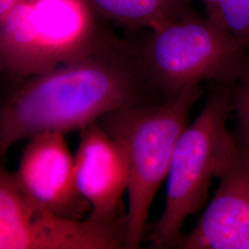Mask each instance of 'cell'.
Wrapping results in <instances>:
<instances>
[{"label":"cell","mask_w":249,"mask_h":249,"mask_svg":"<svg viewBox=\"0 0 249 249\" xmlns=\"http://www.w3.org/2000/svg\"><path fill=\"white\" fill-rule=\"evenodd\" d=\"M106 19L130 29L153 30L196 14L193 0H86Z\"/></svg>","instance_id":"30bf717a"},{"label":"cell","mask_w":249,"mask_h":249,"mask_svg":"<svg viewBox=\"0 0 249 249\" xmlns=\"http://www.w3.org/2000/svg\"><path fill=\"white\" fill-rule=\"evenodd\" d=\"M231 88L233 113L237 120V128L233 134L249 148V70Z\"/></svg>","instance_id":"7c38bea8"},{"label":"cell","mask_w":249,"mask_h":249,"mask_svg":"<svg viewBox=\"0 0 249 249\" xmlns=\"http://www.w3.org/2000/svg\"><path fill=\"white\" fill-rule=\"evenodd\" d=\"M236 141L219 170L212 201L176 249H249V148Z\"/></svg>","instance_id":"52a82bcc"},{"label":"cell","mask_w":249,"mask_h":249,"mask_svg":"<svg viewBox=\"0 0 249 249\" xmlns=\"http://www.w3.org/2000/svg\"><path fill=\"white\" fill-rule=\"evenodd\" d=\"M15 81L1 104V155L38 134L80 130L108 113L164 102L142 46L120 38L78 60Z\"/></svg>","instance_id":"6da1fadb"},{"label":"cell","mask_w":249,"mask_h":249,"mask_svg":"<svg viewBox=\"0 0 249 249\" xmlns=\"http://www.w3.org/2000/svg\"><path fill=\"white\" fill-rule=\"evenodd\" d=\"M200 85L160 104L129 107L96 121L124 146L129 163L127 249L144 240L152 201L167 178L178 138L188 125L190 111L201 97Z\"/></svg>","instance_id":"3957f363"},{"label":"cell","mask_w":249,"mask_h":249,"mask_svg":"<svg viewBox=\"0 0 249 249\" xmlns=\"http://www.w3.org/2000/svg\"><path fill=\"white\" fill-rule=\"evenodd\" d=\"M19 2H21V0H0V22L8 17L11 10Z\"/></svg>","instance_id":"4fadbf2b"},{"label":"cell","mask_w":249,"mask_h":249,"mask_svg":"<svg viewBox=\"0 0 249 249\" xmlns=\"http://www.w3.org/2000/svg\"><path fill=\"white\" fill-rule=\"evenodd\" d=\"M30 140L14 173L19 187L53 213L84 219L91 209L77 187L74 156L64 133L46 131Z\"/></svg>","instance_id":"ba28073f"},{"label":"cell","mask_w":249,"mask_h":249,"mask_svg":"<svg viewBox=\"0 0 249 249\" xmlns=\"http://www.w3.org/2000/svg\"><path fill=\"white\" fill-rule=\"evenodd\" d=\"M142 50L164 102L202 81L232 86L249 70V49L244 43L197 14L153 30Z\"/></svg>","instance_id":"5b68a950"},{"label":"cell","mask_w":249,"mask_h":249,"mask_svg":"<svg viewBox=\"0 0 249 249\" xmlns=\"http://www.w3.org/2000/svg\"><path fill=\"white\" fill-rule=\"evenodd\" d=\"M231 113V86L213 83L200 114L176 144L164 210L148 236L151 249H176L186 220L207 202L213 179L237 143L227 126Z\"/></svg>","instance_id":"277c9868"},{"label":"cell","mask_w":249,"mask_h":249,"mask_svg":"<svg viewBox=\"0 0 249 249\" xmlns=\"http://www.w3.org/2000/svg\"><path fill=\"white\" fill-rule=\"evenodd\" d=\"M86 0H21L0 22V68L17 80L82 58L118 37Z\"/></svg>","instance_id":"7a4b0ae2"},{"label":"cell","mask_w":249,"mask_h":249,"mask_svg":"<svg viewBox=\"0 0 249 249\" xmlns=\"http://www.w3.org/2000/svg\"><path fill=\"white\" fill-rule=\"evenodd\" d=\"M74 162L77 187L90 205L89 217L107 221L126 214L122 196L129 183V163L121 143L93 122L80 130Z\"/></svg>","instance_id":"9c48e42d"},{"label":"cell","mask_w":249,"mask_h":249,"mask_svg":"<svg viewBox=\"0 0 249 249\" xmlns=\"http://www.w3.org/2000/svg\"><path fill=\"white\" fill-rule=\"evenodd\" d=\"M207 17L223 25L249 49V0H201Z\"/></svg>","instance_id":"8fae6325"},{"label":"cell","mask_w":249,"mask_h":249,"mask_svg":"<svg viewBox=\"0 0 249 249\" xmlns=\"http://www.w3.org/2000/svg\"><path fill=\"white\" fill-rule=\"evenodd\" d=\"M127 213L107 221L53 213L27 196L14 173L0 172V249H127Z\"/></svg>","instance_id":"8992f818"}]
</instances>
